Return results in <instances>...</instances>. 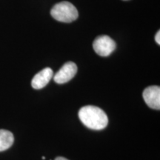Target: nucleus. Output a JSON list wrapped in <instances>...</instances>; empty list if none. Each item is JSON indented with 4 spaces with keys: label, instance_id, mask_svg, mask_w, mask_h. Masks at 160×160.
I'll return each mask as SVG.
<instances>
[{
    "label": "nucleus",
    "instance_id": "nucleus-1",
    "mask_svg": "<svg viewBox=\"0 0 160 160\" xmlns=\"http://www.w3.org/2000/svg\"><path fill=\"white\" fill-rule=\"evenodd\" d=\"M79 117L84 125L90 129L100 131L108 123L107 115L99 108L93 105L84 106L79 110Z\"/></svg>",
    "mask_w": 160,
    "mask_h": 160
},
{
    "label": "nucleus",
    "instance_id": "nucleus-2",
    "mask_svg": "<svg viewBox=\"0 0 160 160\" xmlns=\"http://www.w3.org/2000/svg\"><path fill=\"white\" fill-rule=\"evenodd\" d=\"M51 14L57 21L65 23L72 22L79 17L77 9L69 2H62L55 5L51 9Z\"/></svg>",
    "mask_w": 160,
    "mask_h": 160
},
{
    "label": "nucleus",
    "instance_id": "nucleus-3",
    "mask_svg": "<svg viewBox=\"0 0 160 160\" xmlns=\"http://www.w3.org/2000/svg\"><path fill=\"white\" fill-rule=\"evenodd\" d=\"M93 50L101 57H108L116 49V43L108 36L98 37L93 44Z\"/></svg>",
    "mask_w": 160,
    "mask_h": 160
},
{
    "label": "nucleus",
    "instance_id": "nucleus-4",
    "mask_svg": "<svg viewBox=\"0 0 160 160\" xmlns=\"http://www.w3.org/2000/svg\"><path fill=\"white\" fill-rule=\"evenodd\" d=\"M77 72V66L72 62L65 63L56 73L53 79L58 84H64L69 82L75 77Z\"/></svg>",
    "mask_w": 160,
    "mask_h": 160
},
{
    "label": "nucleus",
    "instance_id": "nucleus-5",
    "mask_svg": "<svg viewBox=\"0 0 160 160\" xmlns=\"http://www.w3.org/2000/svg\"><path fill=\"white\" fill-rule=\"evenodd\" d=\"M143 99L145 103L152 109H160V88L159 86H150L144 90Z\"/></svg>",
    "mask_w": 160,
    "mask_h": 160
},
{
    "label": "nucleus",
    "instance_id": "nucleus-6",
    "mask_svg": "<svg viewBox=\"0 0 160 160\" xmlns=\"http://www.w3.org/2000/svg\"><path fill=\"white\" fill-rule=\"evenodd\" d=\"M53 73L51 68H46L37 73L31 81V86L33 88L39 90L45 88L48 84L53 77Z\"/></svg>",
    "mask_w": 160,
    "mask_h": 160
},
{
    "label": "nucleus",
    "instance_id": "nucleus-7",
    "mask_svg": "<svg viewBox=\"0 0 160 160\" xmlns=\"http://www.w3.org/2000/svg\"><path fill=\"white\" fill-rule=\"evenodd\" d=\"M14 137L11 131L0 129V151H4L11 147Z\"/></svg>",
    "mask_w": 160,
    "mask_h": 160
},
{
    "label": "nucleus",
    "instance_id": "nucleus-8",
    "mask_svg": "<svg viewBox=\"0 0 160 160\" xmlns=\"http://www.w3.org/2000/svg\"><path fill=\"white\" fill-rule=\"evenodd\" d=\"M155 40H156V42H157L158 45H160V31H159L157 32V33L155 36Z\"/></svg>",
    "mask_w": 160,
    "mask_h": 160
},
{
    "label": "nucleus",
    "instance_id": "nucleus-9",
    "mask_svg": "<svg viewBox=\"0 0 160 160\" xmlns=\"http://www.w3.org/2000/svg\"><path fill=\"white\" fill-rule=\"evenodd\" d=\"M55 160H68V159H66L65 157H57L56 158Z\"/></svg>",
    "mask_w": 160,
    "mask_h": 160
}]
</instances>
